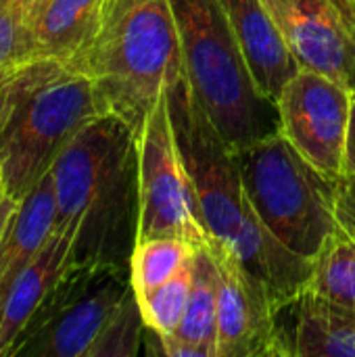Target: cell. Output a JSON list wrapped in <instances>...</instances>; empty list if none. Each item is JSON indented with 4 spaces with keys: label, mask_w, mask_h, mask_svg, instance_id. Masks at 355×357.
<instances>
[{
    "label": "cell",
    "mask_w": 355,
    "mask_h": 357,
    "mask_svg": "<svg viewBox=\"0 0 355 357\" xmlns=\"http://www.w3.org/2000/svg\"><path fill=\"white\" fill-rule=\"evenodd\" d=\"M94 82L80 69L38 59L0 84V178L21 201L65 146L105 115Z\"/></svg>",
    "instance_id": "3"
},
{
    "label": "cell",
    "mask_w": 355,
    "mask_h": 357,
    "mask_svg": "<svg viewBox=\"0 0 355 357\" xmlns=\"http://www.w3.org/2000/svg\"><path fill=\"white\" fill-rule=\"evenodd\" d=\"M293 357H355V310L305 291L293 305Z\"/></svg>",
    "instance_id": "17"
},
{
    "label": "cell",
    "mask_w": 355,
    "mask_h": 357,
    "mask_svg": "<svg viewBox=\"0 0 355 357\" xmlns=\"http://www.w3.org/2000/svg\"><path fill=\"white\" fill-rule=\"evenodd\" d=\"M218 268V357H293L291 333L266 289L222 245L209 243Z\"/></svg>",
    "instance_id": "10"
},
{
    "label": "cell",
    "mask_w": 355,
    "mask_h": 357,
    "mask_svg": "<svg viewBox=\"0 0 355 357\" xmlns=\"http://www.w3.org/2000/svg\"><path fill=\"white\" fill-rule=\"evenodd\" d=\"M130 291L128 270L67 264L8 357H90Z\"/></svg>",
    "instance_id": "7"
},
{
    "label": "cell",
    "mask_w": 355,
    "mask_h": 357,
    "mask_svg": "<svg viewBox=\"0 0 355 357\" xmlns=\"http://www.w3.org/2000/svg\"><path fill=\"white\" fill-rule=\"evenodd\" d=\"M109 0H40L29 10L42 59L75 65L94 42Z\"/></svg>",
    "instance_id": "15"
},
{
    "label": "cell",
    "mask_w": 355,
    "mask_h": 357,
    "mask_svg": "<svg viewBox=\"0 0 355 357\" xmlns=\"http://www.w3.org/2000/svg\"><path fill=\"white\" fill-rule=\"evenodd\" d=\"M354 94L341 82L301 67L276 100L278 130L333 182L345 172Z\"/></svg>",
    "instance_id": "9"
},
{
    "label": "cell",
    "mask_w": 355,
    "mask_h": 357,
    "mask_svg": "<svg viewBox=\"0 0 355 357\" xmlns=\"http://www.w3.org/2000/svg\"><path fill=\"white\" fill-rule=\"evenodd\" d=\"M301 67L355 92V25L328 0H264Z\"/></svg>",
    "instance_id": "11"
},
{
    "label": "cell",
    "mask_w": 355,
    "mask_h": 357,
    "mask_svg": "<svg viewBox=\"0 0 355 357\" xmlns=\"http://www.w3.org/2000/svg\"><path fill=\"white\" fill-rule=\"evenodd\" d=\"M21 2H23V6H25L27 10H31V8H33V6H36L40 0H21Z\"/></svg>",
    "instance_id": "27"
},
{
    "label": "cell",
    "mask_w": 355,
    "mask_h": 357,
    "mask_svg": "<svg viewBox=\"0 0 355 357\" xmlns=\"http://www.w3.org/2000/svg\"><path fill=\"white\" fill-rule=\"evenodd\" d=\"M352 25H355V0H328Z\"/></svg>",
    "instance_id": "26"
},
{
    "label": "cell",
    "mask_w": 355,
    "mask_h": 357,
    "mask_svg": "<svg viewBox=\"0 0 355 357\" xmlns=\"http://www.w3.org/2000/svg\"><path fill=\"white\" fill-rule=\"evenodd\" d=\"M56 197L48 172L15 207L0 241V301L54 234Z\"/></svg>",
    "instance_id": "14"
},
{
    "label": "cell",
    "mask_w": 355,
    "mask_h": 357,
    "mask_svg": "<svg viewBox=\"0 0 355 357\" xmlns=\"http://www.w3.org/2000/svg\"><path fill=\"white\" fill-rule=\"evenodd\" d=\"M335 218L343 234L355 238V172L345 169L335 180Z\"/></svg>",
    "instance_id": "23"
},
{
    "label": "cell",
    "mask_w": 355,
    "mask_h": 357,
    "mask_svg": "<svg viewBox=\"0 0 355 357\" xmlns=\"http://www.w3.org/2000/svg\"><path fill=\"white\" fill-rule=\"evenodd\" d=\"M86 73L107 113L136 134L159 98L184 77L169 0H109L90 48L73 65Z\"/></svg>",
    "instance_id": "4"
},
{
    "label": "cell",
    "mask_w": 355,
    "mask_h": 357,
    "mask_svg": "<svg viewBox=\"0 0 355 357\" xmlns=\"http://www.w3.org/2000/svg\"><path fill=\"white\" fill-rule=\"evenodd\" d=\"M69 251L71 241L54 232L38 257L8 287L0 301V357L10 356V349L63 276L69 264Z\"/></svg>",
    "instance_id": "13"
},
{
    "label": "cell",
    "mask_w": 355,
    "mask_h": 357,
    "mask_svg": "<svg viewBox=\"0 0 355 357\" xmlns=\"http://www.w3.org/2000/svg\"><path fill=\"white\" fill-rule=\"evenodd\" d=\"M247 199L262 224L293 253L316 259L339 230L335 182L280 130L234 151Z\"/></svg>",
    "instance_id": "6"
},
{
    "label": "cell",
    "mask_w": 355,
    "mask_h": 357,
    "mask_svg": "<svg viewBox=\"0 0 355 357\" xmlns=\"http://www.w3.org/2000/svg\"><path fill=\"white\" fill-rule=\"evenodd\" d=\"M17 203H19V201H15V199L6 192V188H4V184H2V178H0V241H2V234H4V230H6V224H8V220H10V215H13V211H15V207H17Z\"/></svg>",
    "instance_id": "24"
},
{
    "label": "cell",
    "mask_w": 355,
    "mask_h": 357,
    "mask_svg": "<svg viewBox=\"0 0 355 357\" xmlns=\"http://www.w3.org/2000/svg\"><path fill=\"white\" fill-rule=\"evenodd\" d=\"M50 172L54 232L71 241L69 264L130 272L140 220L136 132L105 113L65 146Z\"/></svg>",
    "instance_id": "2"
},
{
    "label": "cell",
    "mask_w": 355,
    "mask_h": 357,
    "mask_svg": "<svg viewBox=\"0 0 355 357\" xmlns=\"http://www.w3.org/2000/svg\"><path fill=\"white\" fill-rule=\"evenodd\" d=\"M167 94L159 98L136 134L140 192L138 238L176 236L195 247H209L211 238L176 142Z\"/></svg>",
    "instance_id": "8"
},
{
    "label": "cell",
    "mask_w": 355,
    "mask_h": 357,
    "mask_svg": "<svg viewBox=\"0 0 355 357\" xmlns=\"http://www.w3.org/2000/svg\"><path fill=\"white\" fill-rule=\"evenodd\" d=\"M192 278H195V257L167 282L138 297L146 331H151L157 337H169L178 328L190 299Z\"/></svg>",
    "instance_id": "20"
},
{
    "label": "cell",
    "mask_w": 355,
    "mask_h": 357,
    "mask_svg": "<svg viewBox=\"0 0 355 357\" xmlns=\"http://www.w3.org/2000/svg\"><path fill=\"white\" fill-rule=\"evenodd\" d=\"M146 335V324L134 289L126 295L117 312L107 322L90 357H136Z\"/></svg>",
    "instance_id": "22"
},
{
    "label": "cell",
    "mask_w": 355,
    "mask_h": 357,
    "mask_svg": "<svg viewBox=\"0 0 355 357\" xmlns=\"http://www.w3.org/2000/svg\"><path fill=\"white\" fill-rule=\"evenodd\" d=\"M239 38L262 94L276 105L282 88L301 69L264 0H220Z\"/></svg>",
    "instance_id": "12"
},
{
    "label": "cell",
    "mask_w": 355,
    "mask_h": 357,
    "mask_svg": "<svg viewBox=\"0 0 355 357\" xmlns=\"http://www.w3.org/2000/svg\"><path fill=\"white\" fill-rule=\"evenodd\" d=\"M149 335L167 357H218V268L209 247L195 255V278L182 322L169 337Z\"/></svg>",
    "instance_id": "16"
},
{
    "label": "cell",
    "mask_w": 355,
    "mask_h": 357,
    "mask_svg": "<svg viewBox=\"0 0 355 357\" xmlns=\"http://www.w3.org/2000/svg\"><path fill=\"white\" fill-rule=\"evenodd\" d=\"M38 59L29 10L21 0H0V84Z\"/></svg>",
    "instance_id": "21"
},
{
    "label": "cell",
    "mask_w": 355,
    "mask_h": 357,
    "mask_svg": "<svg viewBox=\"0 0 355 357\" xmlns=\"http://www.w3.org/2000/svg\"><path fill=\"white\" fill-rule=\"evenodd\" d=\"M308 291L355 310V238L337 230L314 259Z\"/></svg>",
    "instance_id": "19"
},
{
    "label": "cell",
    "mask_w": 355,
    "mask_h": 357,
    "mask_svg": "<svg viewBox=\"0 0 355 357\" xmlns=\"http://www.w3.org/2000/svg\"><path fill=\"white\" fill-rule=\"evenodd\" d=\"M169 115L209 238L226 247L285 312L310 287L314 259L285 247L253 211L234 149L211 123L186 79L169 88Z\"/></svg>",
    "instance_id": "1"
},
{
    "label": "cell",
    "mask_w": 355,
    "mask_h": 357,
    "mask_svg": "<svg viewBox=\"0 0 355 357\" xmlns=\"http://www.w3.org/2000/svg\"><path fill=\"white\" fill-rule=\"evenodd\" d=\"M345 169H354L355 172V94H354V109H352V123H349V138H347Z\"/></svg>",
    "instance_id": "25"
},
{
    "label": "cell",
    "mask_w": 355,
    "mask_h": 357,
    "mask_svg": "<svg viewBox=\"0 0 355 357\" xmlns=\"http://www.w3.org/2000/svg\"><path fill=\"white\" fill-rule=\"evenodd\" d=\"M178 25L184 79L230 149L278 130V111L255 84L220 0H169Z\"/></svg>",
    "instance_id": "5"
},
{
    "label": "cell",
    "mask_w": 355,
    "mask_h": 357,
    "mask_svg": "<svg viewBox=\"0 0 355 357\" xmlns=\"http://www.w3.org/2000/svg\"><path fill=\"white\" fill-rule=\"evenodd\" d=\"M197 249L192 243L176 236L138 238L130 257V282L136 297L151 293L176 276L192 261Z\"/></svg>",
    "instance_id": "18"
}]
</instances>
